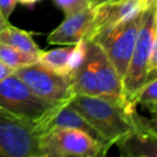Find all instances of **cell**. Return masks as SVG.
Instances as JSON below:
<instances>
[{"instance_id":"6da1fadb","label":"cell","mask_w":157,"mask_h":157,"mask_svg":"<svg viewBox=\"0 0 157 157\" xmlns=\"http://www.w3.org/2000/svg\"><path fill=\"white\" fill-rule=\"evenodd\" d=\"M69 103L111 146L133 130L130 118L122 105L113 103L101 97L84 95H74Z\"/></svg>"},{"instance_id":"7a4b0ae2","label":"cell","mask_w":157,"mask_h":157,"mask_svg":"<svg viewBox=\"0 0 157 157\" xmlns=\"http://www.w3.org/2000/svg\"><path fill=\"white\" fill-rule=\"evenodd\" d=\"M109 148L86 132L74 128L53 127L39 138L40 157L105 156Z\"/></svg>"},{"instance_id":"3957f363","label":"cell","mask_w":157,"mask_h":157,"mask_svg":"<svg viewBox=\"0 0 157 157\" xmlns=\"http://www.w3.org/2000/svg\"><path fill=\"white\" fill-rule=\"evenodd\" d=\"M157 2L145 10L129 65L122 78V98L130 100L146 82L152 42L157 37Z\"/></svg>"},{"instance_id":"277c9868","label":"cell","mask_w":157,"mask_h":157,"mask_svg":"<svg viewBox=\"0 0 157 157\" xmlns=\"http://www.w3.org/2000/svg\"><path fill=\"white\" fill-rule=\"evenodd\" d=\"M63 105L38 97L13 73L0 81V109L17 117L40 123Z\"/></svg>"},{"instance_id":"5b68a950","label":"cell","mask_w":157,"mask_h":157,"mask_svg":"<svg viewBox=\"0 0 157 157\" xmlns=\"http://www.w3.org/2000/svg\"><path fill=\"white\" fill-rule=\"evenodd\" d=\"M38 123L0 109V157H40Z\"/></svg>"},{"instance_id":"8992f818","label":"cell","mask_w":157,"mask_h":157,"mask_svg":"<svg viewBox=\"0 0 157 157\" xmlns=\"http://www.w3.org/2000/svg\"><path fill=\"white\" fill-rule=\"evenodd\" d=\"M13 74L22 80L33 94L51 103L66 105L74 96L71 76L57 73L39 61L17 68Z\"/></svg>"},{"instance_id":"52a82bcc","label":"cell","mask_w":157,"mask_h":157,"mask_svg":"<svg viewBox=\"0 0 157 157\" xmlns=\"http://www.w3.org/2000/svg\"><path fill=\"white\" fill-rule=\"evenodd\" d=\"M144 12L145 11L137 14L130 20L120 23L113 28L102 31L90 40L99 44L105 51L108 58L115 68L121 81L129 65L138 33L143 21Z\"/></svg>"},{"instance_id":"ba28073f","label":"cell","mask_w":157,"mask_h":157,"mask_svg":"<svg viewBox=\"0 0 157 157\" xmlns=\"http://www.w3.org/2000/svg\"><path fill=\"white\" fill-rule=\"evenodd\" d=\"M156 2L157 0H108L96 6L92 26L85 40L90 41L100 33L130 20Z\"/></svg>"},{"instance_id":"9c48e42d","label":"cell","mask_w":157,"mask_h":157,"mask_svg":"<svg viewBox=\"0 0 157 157\" xmlns=\"http://www.w3.org/2000/svg\"><path fill=\"white\" fill-rule=\"evenodd\" d=\"M86 53L94 70L98 97L122 105V81L105 51L96 42L86 40Z\"/></svg>"},{"instance_id":"30bf717a","label":"cell","mask_w":157,"mask_h":157,"mask_svg":"<svg viewBox=\"0 0 157 157\" xmlns=\"http://www.w3.org/2000/svg\"><path fill=\"white\" fill-rule=\"evenodd\" d=\"M94 18V8L87 7L81 11L66 15V20L48 37V43L53 45H73L85 39Z\"/></svg>"},{"instance_id":"8fae6325","label":"cell","mask_w":157,"mask_h":157,"mask_svg":"<svg viewBox=\"0 0 157 157\" xmlns=\"http://www.w3.org/2000/svg\"><path fill=\"white\" fill-rule=\"evenodd\" d=\"M116 145L120 154L128 157H156L157 133L142 130H131L122 137Z\"/></svg>"},{"instance_id":"7c38bea8","label":"cell","mask_w":157,"mask_h":157,"mask_svg":"<svg viewBox=\"0 0 157 157\" xmlns=\"http://www.w3.org/2000/svg\"><path fill=\"white\" fill-rule=\"evenodd\" d=\"M0 43L7 44L29 53L39 54L41 52L38 44L33 41V33L16 28L11 24L0 31Z\"/></svg>"},{"instance_id":"4fadbf2b","label":"cell","mask_w":157,"mask_h":157,"mask_svg":"<svg viewBox=\"0 0 157 157\" xmlns=\"http://www.w3.org/2000/svg\"><path fill=\"white\" fill-rule=\"evenodd\" d=\"M72 48L73 45H67L50 51H41L39 54V63L59 74L70 75L69 60Z\"/></svg>"},{"instance_id":"5bb4252c","label":"cell","mask_w":157,"mask_h":157,"mask_svg":"<svg viewBox=\"0 0 157 157\" xmlns=\"http://www.w3.org/2000/svg\"><path fill=\"white\" fill-rule=\"evenodd\" d=\"M39 54L25 52L13 46L0 43V60L13 70L38 63Z\"/></svg>"},{"instance_id":"9a60e30c","label":"cell","mask_w":157,"mask_h":157,"mask_svg":"<svg viewBox=\"0 0 157 157\" xmlns=\"http://www.w3.org/2000/svg\"><path fill=\"white\" fill-rule=\"evenodd\" d=\"M130 100L146 107L155 117L157 112V76L146 80Z\"/></svg>"},{"instance_id":"2e32d148","label":"cell","mask_w":157,"mask_h":157,"mask_svg":"<svg viewBox=\"0 0 157 157\" xmlns=\"http://www.w3.org/2000/svg\"><path fill=\"white\" fill-rule=\"evenodd\" d=\"M55 3L65 12L66 15H70L90 7V0H55Z\"/></svg>"},{"instance_id":"e0dca14e","label":"cell","mask_w":157,"mask_h":157,"mask_svg":"<svg viewBox=\"0 0 157 157\" xmlns=\"http://www.w3.org/2000/svg\"><path fill=\"white\" fill-rule=\"evenodd\" d=\"M17 5V0H0V12L6 18H9Z\"/></svg>"},{"instance_id":"ac0fdd59","label":"cell","mask_w":157,"mask_h":157,"mask_svg":"<svg viewBox=\"0 0 157 157\" xmlns=\"http://www.w3.org/2000/svg\"><path fill=\"white\" fill-rule=\"evenodd\" d=\"M14 70L12 68H10L9 66H7L5 63L0 60V81L5 80L6 78H8L9 75H11L13 73Z\"/></svg>"},{"instance_id":"d6986e66","label":"cell","mask_w":157,"mask_h":157,"mask_svg":"<svg viewBox=\"0 0 157 157\" xmlns=\"http://www.w3.org/2000/svg\"><path fill=\"white\" fill-rule=\"evenodd\" d=\"M41 0H17V2H20L21 5L23 6H26V7H33V6H35L36 3L40 2Z\"/></svg>"},{"instance_id":"ffe728a7","label":"cell","mask_w":157,"mask_h":157,"mask_svg":"<svg viewBox=\"0 0 157 157\" xmlns=\"http://www.w3.org/2000/svg\"><path fill=\"white\" fill-rule=\"evenodd\" d=\"M10 25V23L8 22V20L2 15V13L0 12V31L3 30L6 27H8Z\"/></svg>"},{"instance_id":"44dd1931","label":"cell","mask_w":157,"mask_h":157,"mask_svg":"<svg viewBox=\"0 0 157 157\" xmlns=\"http://www.w3.org/2000/svg\"><path fill=\"white\" fill-rule=\"evenodd\" d=\"M105 1H108V0H95L94 2H93V6H92V7H93V8H95V7H96V6L101 5V3L105 2Z\"/></svg>"},{"instance_id":"7402d4cb","label":"cell","mask_w":157,"mask_h":157,"mask_svg":"<svg viewBox=\"0 0 157 157\" xmlns=\"http://www.w3.org/2000/svg\"><path fill=\"white\" fill-rule=\"evenodd\" d=\"M94 1H95V0H90V7H92V6H93V2H94ZM93 8V7H92Z\"/></svg>"}]
</instances>
